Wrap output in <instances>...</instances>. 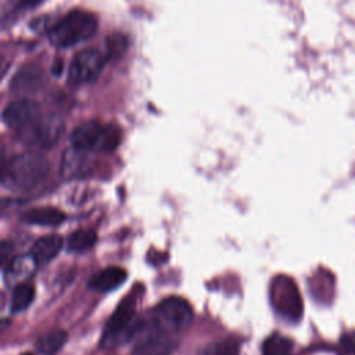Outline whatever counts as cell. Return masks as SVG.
I'll use <instances>...</instances> for the list:
<instances>
[{"mask_svg":"<svg viewBox=\"0 0 355 355\" xmlns=\"http://www.w3.org/2000/svg\"><path fill=\"white\" fill-rule=\"evenodd\" d=\"M49 168V161L43 154L37 151L21 153L6 161L1 183L10 191H31L47 178Z\"/></svg>","mask_w":355,"mask_h":355,"instance_id":"obj_1","label":"cell"},{"mask_svg":"<svg viewBox=\"0 0 355 355\" xmlns=\"http://www.w3.org/2000/svg\"><path fill=\"white\" fill-rule=\"evenodd\" d=\"M97 31V18L83 10H72L49 29V40L57 47H71L90 39Z\"/></svg>","mask_w":355,"mask_h":355,"instance_id":"obj_2","label":"cell"},{"mask_svg":"<svg viewBox=\"0 0 355 355\" xmlns=\"http://www.w3.org/2000/svg\"><path fill=\"white\" fill-rule=\"evenodd\" d=\"M121 141V130L114 125H104L97 121H87L75 128L71 135L72 147L93 153L112 151Z\"/></svg>","mask_w":355,"mask_h":355,"instance_id":"obj_3","label":"cell"},{"mask_svg":"<svg viewBox=\"0 0 355 355\" xmlns=\"http://www.w3.org/2000/svg\"><path fill=\"white\" fill-rule=\"evenodd\" d=\"M64 132L62 118L57 114H39L26 126L18 130L21 141L33 148H50L58 143Z\"/></svg>","mask_w":355,"mask_h":355,"instance_id":"obj_4","label":"cell"},{"mask_svg":"<svg viewBox=\"0 0 355 355\" xmlns=\"http://www.w3.org/2000/svg\"><path fill=\"white\" fill-rule=\"evenodd\" d=\"M193 320V309L190 304L180 297H169L162 300L151 319L153 324L162 333L172 334L186 329Z\"/></svg>","mask_w":355,"mask_h":355,"instance_id":"obj_5","label":"cell"},{"mask_svg":"<svg viewBox=\"0 0 355 355\" xmlns=\"http://www.w3.org/2000/svg\"><path fill=\"white\" fill-rule=\"evenodd\" d=\"M136 311V301L133 295L126 297L119 302V305L112 312L111 318L105 324V330L103 334L101 345L103 347H115L123 340L133 338L136 324L133 322Z\"/></svg>","mask_w":355,"mask_h":355,"instance_id":"obj_6","label":"cell"},{"mask_svg":"<svg viewBox=\"0 0 355 355\" xmlns=\"http://www.w3.org/2000/svg\"><path fill=\"white\" fill-rule=\"evenodd\" d=\"M107 57L96 49L79 51L69 65V80L75 85L93 82L101 72Z\"/></svg>","mask_w":355,"mask_h":355,"instance_id":"obj_7","label":"cell"},{"mask_svg":"<svg viewBox=\"0 0 355 355\" xmlns=\"http://www.w3.org/2000/svg\"><path fill=\"white\" fill-rule=\"evenodd\" d=\"M176 347L171 334L157 330L147 323L136 338V347L132 355H169Z\"/></svg>","mask_w":355,"mask_h":355,"instance_id":"obj_8","label":"cell"},{"mask_svg":"<svg viewBox=\"0 0 355 355\" xmlns=\"http://www.w3.org/2000/svg\"><path fill=\"white\" fill-rule=\"evenodd\" d=\"M40 112V107L33 100L18 98L15 101H11L4 108L3 119L8 128L18 132L32 119H35Z\"/></svg>","mask_w":355,"mask_h":355,"instance_id":"obj_9","label":"cell"},{"mask_svg":"<svg viewBox=\"0 0 355 355\" xmlns=\"http://www.w3.org/2000/svg\"><path fill=\"white\" fill-rule=\"evenodd\" d=\"M39 262L36 258L28 252L11 258L4 269V280L8 286H18L28 282L36 272Z\"/></svg>","mask_w":355,"mask_h":355,"instance_id":"obj_10","label":"cell"},{"mask_svg":"<svg viewBox=\"0 0 355 355\" xmlns=\"http://www.w3.org/2000/svg\"><path fill=\"white\" fill-rule=\"evenodd\" d=\"M92 171V159L89 153L71 147L61 159V175L64 179H78L87 176Z\"/></svg>","mask_w":355,"mask_h":355,"instance_id":"obj_11","label":"cell"},{"mask_svg":"<svg viewBox=\"0 0 355 355\" xmlns=\"http://www.w3.org/2000/svg\"><path fill=\"white\" fill-rule=\"evenodd\" d=\"M126 280V272L122 268L118 266H110L105 269L98 270L92 276L89 280V287L94 291L105 293L115 290Z\"/></svg>","mask_w":355,"mask_h":355,"instance_id":"obj_12","label":"cell"},{"mask_svg":"<svg viewBox=\"0 0 355 355\" xmlns=\"http://www.w3.org/2000/svg\"><path fill=\"white\" fill-rule=\"evenodd\" d=\"M44 83V73L39 67L29 65L21 69L11 83V89L17 93H33L37 92Z\"/></svg>","mask_w":355,"mask_h":355,"instance_id":"obj_13","label":"cell"},{"mask_svg":"<svg viewBox=\"0 0 355 355\" xmlns=\"http://www.w3.org/2000/svg\"><path fill=\"white\" fill-rule=\"evenodd\" d=\"M67 219V215L54 207L31 208L22 214V220L37 226H58Z\"/></svg>","mask_w":355,"mask_h":355,"instance_id":"obj_14","label":"cell"},{"mask_svg":"<svg viewBox=\"0 0 355 355\" xmlns=\"http://www.w3.org/2000/svg\"><path fill=\"white\" fill-rule=\"evenodd\" d=\"M62 244H64V241H62L61 236L47 234V236L37 239L33 243L29 252L36 258V261L39 263H43V262L51 261L61 251Z\"/></svg>","mask_w":355,"mask_h":355,"instance_id":"obj_15","label":"cell"},{"mask_svg":"<svg viewBox=\"0 0 355 355\" xmlns=\"http://www.w3.org/2000/svg\"><path fill=\"white\" fill-rule=\"evenodd\" d=\"M67 331L62 329H54L47 331L46 334H43L37 343H36V348L39 349L40 354L43 355H54L55 352H58L62 345L67 341Z\"/></svg>","mask_w":355,"mask_h":355,"instance_id":"obj_16","label":"cell"},{"mask_svg":"<svg viewBox=\"0 0 355 355\" xmlns=\"http://www.w3.org/2000/svg\"><path fill=\"white\" fill-rule=\"evenodd\" d=\"M97 241V234L90 229H80L73 232L67 239V248L71 252H86L89 251Z\"/></svg>","mask_w":355,"mask_h":355,"instance_id":"obj_17","label":"cell"},{"mask_svg":"<svg viewBox=\"0 0 355 355\" xmlns=\"http://www.w3.org/2000/svg\"><path fill=\"white\" fill-rule=\"evenodd\" d=\"M43 0H6L3 10H1L0 22L11 24L21 12H24L32 7H36Z\"/></svg>","mask_w":355,"mask_h":355,"instance_id":"obj_18","label":"cell"},{"mask_svg":"<svg viewBox=\"0 0 355 355\" xmlns=\"http://www.w3.org/2000/svg\"><path fill=\"white\" fill-rule=\"evenodd\" d=\"M293 341L282 334L269 336L262 344V355H291Z\"/></svg>","mask_w":355,"mask_h":355,"instance_id":"obj_19","label":"cell"},{"mask_svg":"<svg viewBox=\"0 0 355 355\" xmlns=\"http://www.w3.org/2000/svg\"><path fill=\"white\" fill-rule=\"evenodd\" d=\"M35 298V288L31 283L25 282L14 287L12 298H11V311L21 312L26 309Z\"/></svg>","mask_w":355,"mask_h":355,"instance_id":"obj_20","label":"cell"},{"mask_svg":"<svg viewBox=\"0 0 355 355\" xmlns=\"http://www.w3.org/2000/svg\"><path fill=\"white\" fill-rule=\"evenodd\" d=\"M239 352L240 347L236 340L222 338L208 344L201 351V355H239Z\"/></svg>","mask_w":355,"mask_h":355,"instance_id":"obj_21","label":"cell"},{"mask_svg":"<svg viewBox=\"0 0 355 355\" xmlns=\"http://www.w3.org/2000/svg\"><path fill=\"white\" fill-rule=\"evenodd\" d=\"M128 47V40L123 35H112L107 40V55L105 57H119L123 54V51Z\"/></svg>","mask_w":355,"mask_h":355,"instance_id":"obj_22","label":"cell"},{"mask_svg":"<svg viewBox=\"0 0 355 355\" xmlns=\"http://www.w3.org/2000/svg\"><path fill=\"white\" fill-rule=\"evenodd\" d=\"M341 355H355V333H348L343 336Z\"/></svg>","mask_w":355,"mask_h":355,"instance_id":"obj_23","label":"cell"},{"mask_svg":"<svg viewBox=\"0 0 355 355\" xmlns=\"http://www.w3.org/2000/svg\"><path fill=\"white\" fill-rule=\"evenodd\" d=\"M11 61L12 58L10 57V54H7L4 50L0 49V79H3V76L8 72L11 67Z\"/></svg>","mask_w":355,"mask_h":355,"instance_id":"obj_24","label":"cell"},{"mask_svg":"<svg viewBox=\"0 0 355 355\" xmlns=\"http://www.w3.org/2000/svg\"><path fill=\"white\" fill-rule=\"evenodd\" d=\"M11 250H12V245L8 241H0V265L8 258Z\"/></svg>","mask_w":355,"mask_h":355,"instance_id":"obj_25","label":"cell"},{"mask_svg":"<svg viewBox=\"0 0 355 355\" xmlns=\"http://www.w3.org/2000/svg\"><path fill=\"white\" fill-rule=\"evenodd\" d=\"M10 323H11L10 318H0V333H3L8 327Z\"/></svg>","mask_w":355,"mask_h":355,"instance_id":"obj_26","label":"cell"},{"mask_svg":"<svg viewBox=\"0 0 355 355\" xmlns=\"http://www.w3.org/2000/svg\"><path fill=\"white\" fill-rule=\"evenodd\" d=\"M4 165H6V158H4L3 150L0 148V183H1V176H3V171H4Z\"/></svg>","mask_w":355,"mask_h":355,"instance_id":"obj_27","label":"cell"}]
</instances>
